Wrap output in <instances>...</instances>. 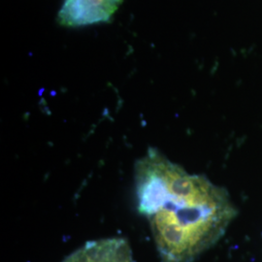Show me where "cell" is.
<instances>
[{
    "mask_svg": "<svg viewBox=\"0 0 262 262\" xmlns=\"http://www.w3.org/2000/svg\"><path fill=\"white\" fill-rule=\"evenodd\" d=\"M137 209L150 224L160 262H193L237 215L227 191L188 174L150 148L135 165Z\"/></svg>",
    "mask_w": 262,
    "mask_h": 262,
    "instance_id": "1",
    "label": "cell"
},
{
    "mask_svg": "<svg viewBox=\"0 0 262 262\" xmlns=\"http://www.w3.org/2000/svg\"><path fill=\"white\" fill-rule=\"evenodd\" d=\"M122 3V0H63L57 20L66 28L109 23Z\"/></svg>",
    "mask_w": 262,
    "mask_h": 262,
    "instance_id": "2",
    "label": "cell"
},
{
    "mask_svg": "<svg viewBox=\"0 0 262 262\" xmlns=\"http://www.w3.org/2000/svg\"><path fill=\"white\" fill-rule=\"evenodd\" d=\"M62 262H135L128 242L123 238H106L84 244Z\"/></svg>",
    "mask_w": 262,
    "mask_h": 262,
    "instance_id": "3",
    "label": "cell"
}]
</instances>
